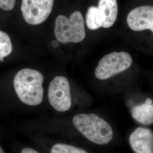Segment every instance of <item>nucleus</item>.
Returning a JSON list of instances; mask_svg holds the SVG:
<instances>
[{
	"label": "nucleus",
	"instance_id": "f257e3e1",
	"mask_svg": "<svg viewBox=\"0 0 153 153\" xmlns=\"http://www.w3.org/2000/svg\"><path fill=\"white\" fill-rule=\"evenodd\" d=\"M44 76L40 71L25 68L18 71L14 78V88L19 99L25 104L37 105L43 99Z\"/></svg>",
	"mask_w": 153,
	"mask_h": 153
},
{
	"label": "nucleus",
	"instance_id": "f03ea898",
	"mask_svg": "<svg viewBox=\"0 0 153 153\" xmlns=\"http://www.w3.org/2000/svg\"><path fill=\"white\" fill-rule=\"evenodd\" d=\"M73 123L84 137L97 145L108 144L114 137L112 126L96 114H77L74 116Z\"/></svg>",
	"mask_w": 153,
	"mask_h": 153
},
{
	"label": "nucleus",
	"instance_id": "7ed1b4c3",
	"mask_svg": "<svg viewBox=\"0 0 153 153\" xmlns=\"http://www.w3.org/2000/svg\"><path fill=\"white\" fill-rule=\"evenodd\" d=\"M55 34L57 40L62 43L82 42L86 38L83 18L80 11H74L69 18L60 15L55 22Z\"/></svg>",
	"mask_w": 153,
	"mask_h": 153
},
{
	"label": "nucleus",
	"instance_id": "20e7f679",
	"mask_svg": "<svg viewBox=\"0 0 153 153\" xmlns=\"http://www.w3.org/2000/svg\"><path fill=\"white\" fill-rule=\"evenodd\" d=\"M133 63L131 55L126 52H114L99 62L95 76L99 80H106L128 69Z\"/></svg>",
	"mask_w": 153,
	"mask_h": 153
},
{
	"label": "nucleus",
	"instance_id": "39448f33",
	"mask_svg": "<svg viewBox=\"0 0 153 153\" xmlns=\"http://www.w3.org/2000/svg\"><path fill=\"white\" fill-rule=\"evenodd\" d=\"M48 99L51 105L57 111L65 112L71 108V87L66 77L56 76L51 82L48 90Z\"/></svg>",
	"mask_w": 153,
	"mask_h": 153
},
{
	"label": "nucleus",
	"instance_id": "423d86ee",
	"mask_svg": "<svg viewBox=\"0 0 153 153\" xmlns=\"http://www.w3.org/2000/svg\"><path fill=\"white\" fill-rule=\"evenodd\" d=\"M53 6V0H22L21 9L25 21L37 25L47 20Z\"/></svg>",
	"mask_w": 153,
	"mask_h": 153
},
{
	"label": "nucleus",
	"instance_id": "0eeeda50",
	"mask_svg": "<svg viewBox=\"0 0 153 153\" xmlns=\"http://www.w3.org/2000/svg\"><path fill=\"white\" fill-rule=\"evenodd\" d=\"M126 21L133 31L149 30L153 33V6H141L133 9L128 14Z\"/></svg>",
	"mask_w": 153,
	"mask_h": 153
},
{
	"label": "nucleus",
	"instance_id": "6e6552de",
	"mask_svg": "<svg viewBox=\"0 0 153 153\" xmlns=\"http://www.w3.org/2000/svg\"><path fill=\"white\" fill-rule=\"evenodd\" d=\"M129 142L134 153H153V131L148 128H137L131 134Z\"/></svg>",
	"mask_w": 153,
	"mask_h": 153
},
{
	"label": "nucleus",
	"instance_id": "1a4fd4ad",
	"mask_svg": "<svg viewBox=\"0 0 153 153\" xmlns=\"http://www.w3.org/2000/svg\"><path fill=\"white\" fill-rule=\"evenodd\" d=\"M131 116L137 123L149 126L153 124V102L148 99L144 103L133 106L131 109Z\"/></svg>",
	"mask_w": 153,
	"mask_h": 153
},
{
	"label": "nucleus",
	"instance_id": "9d476101",
	"mask_svg": "<svg viewBox=\"0 0 153 153\" xmlns=\"http://www.w3.org/2000/svg\"><path fill=\"white\" fill-rule=\"evenodd\" d=\"M98 7L101 12L104 22L102 27H112L116 22L118 13L116 0H99Z\"/></svg>",
	"mask_w": 153,
	"mask_h": 153
},
{
	"label": "nucleus",
	"instance_id": "9b49d317",
	"mask_svg": "<svg viewBox=\"0 0 153 153\" xmlns=\"http://www.w3.org/2000/svg\"><path fill=\"white\" fill-rule=\"evenodd\" d=\"M103 22V17L98 7L95 6H90L86 16V22L88 27L91 30H97L102 27Z\"/></svg>",
	"mask_w": 153,
	"mask_h": 153
},
{
	"label": "nucleus",
	"instance_id": "f8f14e48",
	"mask_svg": "<svg viewBox=\"0 0 153 153\" xmlns=\"http://www.w3.org/2000/svg\"><path fill=\"white\" fill-rule=\"evenodd\" d=\"M12 50L13 46L9 36L0 30V61L3 62L4 58L11 53Z\"/></svg>",
	"mask_w": 153,
	"mask_h": 153
},
{
	"label": "nucleus",
	"instance_id": "ddd939ff",
	"mask_svg": "<svg viewBox=\"0 0 153 153\" xmlns=\"http://www.w3.org/2000/svg\"><path fill=\"white\" fill-rule=\"evenodd\" d=\"M51 153H88L81 148L65 143H56L52 146Z\"/></svg>",
	"mask_w": 153,
	"mask_h": 153
},
{
	"label": "nucleus",
	"instance_id": "4468645a",
	"mask_svg": "<svg viewBox=\"0 0 153 153\" xmlns=\"http://www.w3.org/2000/svg\"><path fill=\"white\" fill-rule=\"evenodd\" d=\"M16 0H0V8L9 11L13 9L16 5Z\"/></svg>",
	"mask_w": 153,
	"mask_h": 153
},
{
	"label": "nucleus",
	"instance_id": "2eb2a0df",
	"mask_svg": "<svg viewBox=\"0 0 153 153\" xmlns=\"http://www.w3.org/2000/svg\"><path fill=\"white\" fill-rule=\"evenodd\" d=\"M21 153H39L32 148H26L22 149Z\"/></svg>",
	"mask_w": 153,
	"mask_h": 153
},
{
	"label": "nucleus",
	"instance_id": "dca6fc26",
	"mask_svg": "<svg viewBox=\"0 0 153 153\" xmlns=\"http://www.w3.org/2000/svg\"><path fill=\"white\" fill-rule=\"evenodd\" d=\"M52 46H53V47H57V45H58V42H57V41H56V40H54V41L52 42Z\"/></svg>",
	"mask_w": 153,
	"mask_h": 153
},
{
	"label": "nucleus",
	"instance_id": "f3484780",
	"mask_svg": "<svg viewBox=\"0 0 153 153\" xmlns=\"http://www.w3.org/2000/svg\"><path fill=\"white\" fill-rule=\"evenodd\" d=\"M0 153H5L4 149L2 148H1V146H0Z\"/></svg>",
	"mask_w": 153,
	"mask_h": 153
}]
</instances>
